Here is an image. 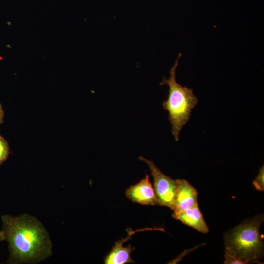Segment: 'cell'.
<instances>
[{"label": "cell", "mask_w": 264, "mask_h": 264, "mask_svg": "<svg viewBox=\"0 0 264 264\" xmlns=\"http://www.w3.org/2000/svg\"><path fill=\"white\" fill-rule=\"evenodd\" d=\"M181 55V53L179 54L171 68L169 78L164 77L160 83L161 85H167L169 87L167 99L162 105L169 113L172 133L176 141L179 140L180 131L188 121L191 111L198 103V99L192 89L182 86L176 80V71Z\"/></svg>", "instance_id": "3"}, {"label": "cell", "mask_w": 264, "mask_h": 264, "mask_svg": "<svg viewBox=\"0 0 264 264\" xmlns=\"http://www.w3.org/2000/svg\"><path fill=\"white\" fill-rule=\"evenodd\" d=\"M4 111L2 107V105L0 103V125L2 124L4 121Z\"/></svg>", "instance_id": "11"}, {"label": "cell", "mask_w": 264, "mask_h": 264, "mask_svg": "<svg viewBox=\"0 0 264 264\" xmlns=\"http://www.w3.org/2000/svg\"><path fill=\"white\" fill-rule=\"evenodd\" d=\"M139 159L144 161L149 167L153 178L154 189L160 206L168 207L173 211L175 207L178 179L175 180L165 175L153 162L142 156H140Z\"/></svg>", "instance_id": "4"}, {"label": "cell", "mask_w": 264, "mask_h": 264, "mask_svg": "<svg viewBox=\"0 0 264 264\" xmlns=\"http://www.w3.org/2000/svg\"><path fill=\"white\" fill-rule=\"evenodd\" d=\"M5 240V237L2 230L0 231V241Z\"/></svg>", "instance_id": "12"}, {"label": "cell", "mask_w": 264, "mask_h": 264, "mask_svg": "<svg viewBox=\"0 0 264 264\" xmlns=\"http://www.w3.org/2000/svg\"><path fill=\"white\" fill-rule=\"evenodd\" d=\"M264 215H256L226 233L225 252L235 256L242 264L259 263L264 256V241L260 228Z\"/></svg>", "instance_id": "2"}, {"label": "cell", "mask_w": 264, "mask_h": 264, "mask_svg": "<svg viewBox=\"0 0 264 264\" xmlns=\"http://www.w3.org/2000/svg\"><path fill=\"white\" fill-rule=\"evenodd\" d=\"M10 148L8 142L0 135V166L8 158Z\"/></svg>", "instance_id": "9"}, {"label": "cell", "mask_w": 264, "mask_h": 264, "mask_svg": "<svg viewBox=\"0 0 264 264\" xmlns=\"http://www.w3.org/2000/svg\"><path fill=\"white\" fill-rule=\"evenodd\" d=\"M124 239L116 242L111 251L105 257V264H125L134 262L131 258V253L133 250L131 245L124 247Z\"/></svg>", "instance_id": "8"}, {"label": "cell", "mask_w": 264, "mask_h": 264, "mask_svg": "<svg viewBox=\"0 0 264 264\" xmlns=\"http://www.w3.org/2000/svg\"><path fill=\"white\" fill-rule=\"evenodd\" d=\"M126 195L134 203L142 205L160 206L148 175L140 182L128 188L126 191Z\"/></svg>", "instance_id": "5"}, {"label": "cell", "mask_w": 264, "mask_h": 264, "mask_svg": "<svg viewBox=\"0 0 264 264\" xmlns=\"http://www.w3.org/2000/svg\"><path fill=\"white\" fill-rule=\"evenodd\" d=\"M197 190L185 179H178L173 212H178L198 205Z\"/></svg>", "instance_id": "6"}, {"label": "cell", "mask_w": 264, "mask_h": 264, "mask_svg": "<svg viewBox=\"0 0 264 264\" xmlns=\"http://www.w3.org/2000/svg\"><path fill=\"white\" fill-rule=\"evenodd\" d=\"M175 219L202 233L209 232V228L198 204L185 210L173 212Z\"/></svg>", "instance_id": "7"}, {"label": "cell", "mask_w": 264, "mask_h": 264, "mask_svg": "<svg viewBox=\"0 0 264 264\" xmlns=\"http://www.w3.org/2000/svg\"><path fill=\"white\" fill-rule=\"evenodd\" d=\"M264 168L262 166L259 170V174L253 182L255 188L258 191H264Z\"/></svg>", "instance_id": "10"}, {"label": "cell", "mask_w": 264, "mask_h": 264, "mask_svg": "<svg viewBox=\"0 0 264 264\" xmlns=\"http://www.w3.org/2000/svg\"><path fill=\"white\" fill-rule=\"evenodd\" d=\"M2 231L9 245V264H36L53 254L49 234L35 217L3 215Z\"/></svg>", "instance_id": "1"}]
</instances>
